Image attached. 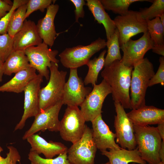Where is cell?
I'll return each instance as SVG.
<instances>
[{"instance_id": "1", "label": "cell", "mask_w": 164, "mask_h": 164, "mask_svg": "<svg viewBox=\"0 0 164 164\" xmlns=\"http://www.w3.org/2000/svg\"><path fill=\"white\" fill-rule=\"evenodd\" d=\"M133 69L116 60L104 67L101 73L102 77L111 87L114 102L120 103L124 109H132L129 91Z\"/></svg>"}, {"instance_id": "2", "label": "cell", "mask_w": 164, "mask_h": 164, "mask_svg": "<svg viewBox=\"0 0 164 164\" xmlns=\"http://www.w3.org/2000/svg\"><path fill=\"white\" fill-rule=\"evenodd\" d=\"M155 74L153 65L147 58L133 67L130 85L132 109L146 105L145 96L150 80Z\"/></svg>"}, {"instance_id": "3", "label": "cell", "mask_w": 164, "mask_h": 164, "mask_svg": "<svg viewBox=\"0 0 164 164\" xmlns=\"http://www.w3.org/2000/svg\"><path fill=\"white\" fill-rule=\"evenodd\" d=\"M137 148L142 159L149 164L161 161L159 152L162 139L156 127L133 125Z\"/></svg>"}, {"instance_id": "4", "label": "cell", "mask_w": 164, "mask_h": 164, "mask_svg": "<svg viewBox=\"0 0 164 164\" xmlns=\"http://www.w3.org/2000/svg\"><path fill=\"white\" fill-rule=\"evenodd\" d=\"M50 75L47 85L41 88L39 93V111L62 100L67 72L58 70V63L51 62Z\"/></svg>"}, {"instance_id": "5", "label": "cell", "mask_w": 164, "mask_h": 164, "mask_svg": "<svg viewBox=\"0 0 164 164\" xmlns=\"http://www.w3.org/2000/svg\"><path fill=\"white\" fill-rule=\"evenodd\" d=\"M106 46V40L99 37L87 45L67 48L59 54L60 61L66 68H77L86 65L92 56Z\"/></svg>"}, {"instance_id": "6", "label": "cell", "mask_w": 164, "mask_h": 164, "mask_svg": "<svg viewBox=\"0 0 164 164\" xmlns=\"http://www.w3.org/2000/svg\"><path fill=\"white\" fill-rule=\"evenodd\" d=\"M86 121L77 106H67L60 121L59 131L62 138L73 144L82 137Z\"/></svg>"}, {"instance_id": "7", "label": "cell", "mask_w": 164, "mask_h": 164, "mask_svg": "<svg viewBox=\"0 0 164 164\" xmlns=\"http://www.w3.org/2000/svg\"><path fill=\"white\" fill-rule=\"evenodd\" d=\"M97 149L92 129L86 125L81 138L68 149V159L72 164H94Z\"/></svg>"}, {"instance_id": "8", "label": "cell", "mask_w": 164, "mask_h": 164, "mask_svg": "<svg viewBox=\"0 0 164 164\" xmlns=\"http://www.w3.org/2000/svg\"><path fill=\"white\" fill-rule=\"evenodd\" d=\"M31 67L39 72V74L48 80L51 63H58L59 60L56 58L58 53L56 50L49 48L48 46L43 42L37 46L29 47L24 50Z\"/></svg>"}, {"instance_id": "9", "label": "cell", "mask_w": 164, "mask_h": 164, "mask_svg": "<svg viewBox=\"0 0 164 164\" xmlns=\"http://www.w3.org/2000/svg\"><path fill=\"white\" fill-rule=\"evenodd\" d=\"M114 104L116 113L114 121L116 142L122 149H134L137 145L133 124L121 104L117 102Z\"/></svg>"}, {"instance_id": "10", "label": "cell", "mask_w": 164, "mask_h": 164, "mask_svg": "<svg viewBox=\"0 0 164 164\" xmlns=\"http://www.w3.org/2000/svg\"><path fill=\"white\" fill-rule=\"evenodd\" d=\"M154 46V43L148 31L137 40L130 39L120 46L123 52L120 61L126 66L133 67L143 60L146 53Z\"/></svg>"}, {"instance_id": "11", "label": "cell", "mask_w": 164, "mask_h": 164, "mask_svg": "<svg viewBox=\"0 0 164 164\" xmlns=\"http://www.w3.org/2000/svg\"><path fill=\"white\" fill-rule=\"evenodd\" d=\"M111 93L110 87L103 79L98 84H95L80 106L86 121H92L102 112V108L105 98Z\"/></svg>"}, {"instance_id": "12", "label": "cell", "mask_w": 164, "mask_h": 164, "mask_svg": "<svg viewBox=\"0 0 164 164\" xmlns=\"http://www.w3.org/2000/svg\"><path fill=\"white\" fill-rule=\"evenodd\" d=\"M113 20L119 32L120 46L132 37L148 31L147 22L140 18L138 11L129 10L124 15L117 16Z\"/></svg>"}, {"instance_id": "13", "label": "cell", "mask_w": 164, "mask_h": 164, "mask_svg": "<svg viewBox=\"0 0 164 164\" xmlns=\"http://www.w3.org/2000/svg\"><path fill=\"white\" fill-rule=\"evenodd\" d=\"M63 104L62 100L55 104L41 111L35 117V119L30 128L26 131L22 137L26 139L30 135L46 130L51 132L59 131L60 121L58 116Z\"/></svg>"}, {"instance_id": "14", "label": "cell", "mask_w": 164, "mask_h": 164, "mask_svg": "<svg viewBox=\"0 0 164 164\" xmlns=\"http://www.w3.org/2000/svg\"><path fill=\"white\" fill-rule=\"evenodd\" d=\"M92 90L85 87L78 74L77 68L70 69L69 77L66 82L62 101L63 104L69 106H80Z\"/></svg>"}, {"instance_id": "15", "label": "cell", "mask_w": 164, "mask_h": 164, "mask_svg": "<svg viewBox=\"0 0 164 164\" xmlns=\"http://www.w3.org/2000/svg\"><path fill=\"white\" fill-rule=\"evenodd\" d=\"M43 77L37 76L28 83L24 89V111L21 119L16 125L14 131L22 129L27 119L35 117L39 112V93Z\"/></svg>"}, {"instance_id": "16", "label": "cell", "mask_w": 164, "mask_h": 164, "mask_svg": "<svg viewBox=\"0 0 164 164\" xmlns=\"http://www.w3.org/2000/svg\"><path fill=\"white\" fill-rule=\"evenodd\" d=\"M91 122L93 139L97 149L101 151L107 149H119L121 148L115 142V134L110 130L103 120L101 114Z\"/></svg>"}, {"instance_id": "17", "label": "cell", "mask_w": 164, "mask_h": 164, "mask_svg": "<svg viewBox=\"0 0 164 164\" xmlns=\"http://www.w3.org/2000/svg\"><path fill=\"white\" fill-rule=\"evenodd\" d=\"M13 50H24L32 46H36L43 42L35 22L26 19L22 29L13 38Z\"/></svg>"}, {"instance_id": "18", "label": "cell", "mask_w": 164, "mask_h": 164, "mask_svg": "<svg viewBox=\"0 0 164 164\" xmlns=\"http://www.w3.org/2000/svg\"><path fill=\"white\" fill-rule=\"evenodd\" d=\"M127 114L134 125L146 126L164 122V110L153 106L132 109Z\"/></svg>"}, {"instance_id": "19", "label": "cell", "mask_w": 164, "mask_h": 164, "mask_svg": "<svg viewBox=\"0 0 164 164\" xmlns=\"http://www.w3.org/2000/svg\"><path fill=\"white\" fill-rule=\"evenodd\" d=\"M59 8L57 4L53 3L46 9L44 16L38 20L36 25L39 35L43 42L52 47L57 34L54 20Z\"/></svg>"}, {"instance_id": "20", "label": "cell", "mask_w": 164, "mask_h": 164, "mask_svg": "<svg viewBox=\"0 0 164 164\" xmlns=\"http://www.w3.org/2000/svg\"><path fill=\"white\" fill-rule=\"evenodd\" d=\"M26 140L31 146L30 151H35L39 155L43 154L46 158H53L68 149L61 142L52 141L48 142L37 134L30 135Z\"/></svg>"}, {"instance_id": "21", "label": "cell", "mask_w": 164, "mask_h": 164, "mask_svg": "<svg viewBox=\"0 0 164 164\" xmlns=\"http://www.w3.org/2000/svg\"><path fill=\"white\" fill-rule=\"evenodd\" d=\"M36 71L30 67L15 73L11 80L0 86V92H22L30 81L37 76Z\"/></svg>"}, {"instance_id": "22", "label": "cell", "mask_w": 164, "mask_h": 164, "mask_svg": "<svg viewBox=\"0 0 164 164\" xmlns=\"http://www.w3.org/2000/svg\"><path fill=\"white\" fill-rule=\"evenodd\" d=\"M101 151L102 155L108 159L110 164H129L131 162L147 164L142 158L137 147L132 150L121 148Z\"/></svg>"}, {"instance_id": "23", "label": "cell", "mask_w": 164, "mask_h": 164, "mask_svg": "<svg viewBox=\"0 0 164 164\" xmlns=\"http://www.w3.org/2000/svg\"><path fill=\"white\" fill-rule=\"evenodd\" d=\"M86 5L92 14L95 20L102 24L105 29L107 39L113 34L116 27L114 20L107 13L100 0H87Z\"/></svg>"}, {"instance_id": "24", "label": "cell", "mask_w": 164, "mask_h": 164, "mask_svg": "<svg viewBox=\"0 0 164 164\" xmlns=\"http://www.w3.org/2000/svg\"><path fill=\"white\" fill-rule=\"evenodd\" d=\"M30 67L24 50H13L3 63L4 74L11 76Z\"/></svg>"}, {"instance_id": "25", "label": "cell", "mask_w": 164, "mask_h": 164, "mask_svg": "<svg viewBox=\"0 0 164 164\" xmlns=\"http://www.w3.org/2000/svg\"><path fill=\"white\" fill-rule=\"evenodd\" d=\"M107 52L106 50H103L99 56L90 60L86 64L88 70L84 83V85L91 84L93 86L97 82L98 75L104 66V56Z\"/></svg>"}, {"instance_id": "26", "label": "cell", "mask_w": 164, "mask_h": 164, "mask_svg": "<svg viewBox=\"0 0 164 164\" xmlns=\"http://www.w3.org/2000/svg\"><path fill=\"white\" fill-rule=\"evenodd\" d=\"M107 53L105 58L104 66H108L116 60L121 61L122 56L120 53L119 41V32L116 28L113 34L106 42Z\"/></svg>"}, {"instance_id": "27", "label": "cell", "mask_w": 164, "mask_h": 164, "mask_svg": "<svg viewBox=\"0 0 164 164\" xmlns=\"http://www.w3.org/2000/svg\"><path fill=\"white\" fill-rule=\"evenodd\" d=\"M27 8V3L21 5L14 11L10 18L7 32L12 38L23 26Z\"/></svg>"}, {"instance_id": "28", "label": "cell", "mask_w": 164, "mask_h": 164, "mask_svg": "<svg viewBox=\"0 0 164 164\" xmlns=\"http://www.w3.org/2000/svg\"><path fill=\"white\" fill-rule=\"evenodd\" d=\"M105 10L111 11L119 15H123L129 11L128 8L132 3L138 2L153 1L145 0H100Z\"/></svg>"}, {"instance_id": "29", "label": "cell", "mask_w": 164, "mask_h": 164, "mask_svg": "<svg viewBox=\"0 0 164 164\" xmlns=\"http://www.w3.org/2000/svg\"><path fill=\"white\" fill-rule=\"evenodd\" d=\"M148 31L154 45L164 44V27L162 25L159 17L146 21Z\"/></svg>"}, {"instance_id": "30", "label": "cell", "mask_w": 164, "mask_h": 164, "mask_svg": "<svg viewBox=\"0 0 164 164\" xmlns=\"http://www.w3.org/2000/svg\"><path fill=\"white\" fill-rule=\"evenodd\" d=\"M67 151L55 158H43L35 152L30 151L28 158L31 164H72L68 159Z\"/></svg>"}, {"instance_id": "31", "label": "cell", "mask_w": 164, "mask_h": 164, "mask_svg": "<svg viewBox=\"0 0 164 164\" xmlns=\"http://www.w3.org/2000/svg\"><path fill=\"white\" fill-rule=\"evenodd\" d=\"M152 2L149 7L141 9L138 11L140 19L145 21L151 20L164 13V0H154Z\"/></svg>"}, {"instance_id": "32", "label": "cell", "mask_w": 164, "mask_h": 164, "mask_svg": "<svg viewBox=\"0 0 164 164\" xmlns=\"http://www.w3.org/2000/svg\"><path fill=\"white\" fill-rule=\"evenodd\" d=\"M13 50V38L7 33L0 35V59L3 63Z\"/></svg>"}, {"instance_id": "33", "label": "cell", "mask_w": 164, "mask_h": 164, "mask_svg": "<svg viewBox=\"0 0 164 164\" xmlns=\"http://www.w3.org/2000/svg\"><path fill=\"white\" fill-rule=\"evenodd\" d=\"M55 0H29L27 3V8L25 16V19L33 12L37 10L43 12L50 5L54 3Z\"/></svg>"}, {"instance_id": "34", "label": "cell", "mask_w": 164, "mask_h": 164, "mask_svg": "<svg viewBox=\"0 0 164 164\" xmlns=\"http://www.w3.org/2000/svg\"><path fill=\"white\" fill-rule=\"evenodd\" d=\"M29 0H14L11 10L0 19V34L7 33V29L10 18L15 10L21 5L26 4Z\"/></svg>"}, {"instance_id": "35", "label": "cell", "mask_w": 164, "mask_h": 164, "mask_svg": "<svg viewBox=\"0 0 164 164\" xmlns=\"http://www.w3.org/2000/svg\"><path fill=\"white\" fill-rule=\"evenodd\" d=\"M9 152L5 158L2 157L0 155V164H17L21 161V156L17 149L12 146H7ZM3 151L0 146V154Z\"/></svg>"}, {"instance_id": "36", "label": "cell", "mask_w": 164, "mask_h": 164, "mask_svg": "<svg viewBox=\"0 0 164 164\" xmlns=\"http://www.w3.org/2000/svg\"><path fill=\"white\" fill-rule=\"evenodd\" d=\"M159 65L155 73L150 79L149 84V87H152L155 84H164V56L159 57Z\"/></svg>"}, {"instance_id": "37", "label": "cell", "mask_w": 164, "mask_h": 164, "mask_svg": "<svg viewBox=\"0 0 164 164\" xmlns=\"http://www.w3.org/2000/svg\"><path fill=\"white\" fill-rule=\"evenodd\" d=\"M74 5L75 9L74 11L75 21L78 22L80 18H83L85 15V12L84 9V6L86 5L85 1L84 0H70Z\"/></svg>"}, {"instance_id": "38", "label": "cell", "mask_w": 164, "mask_h": 164, "mask_svg": "<svg viewBox=\"0 0 164 164\" xmlns=\"http://www.w3.org/2000/svg\"><path fill=\"white\" fill-rule=\"evenodd\" d=\"M13 4L10 0H0V19L11 10Z\"/></svg>"}, {"instance_id": "39", "label": "cell", "mask_w": 164, "mask_h": 164, "mask_svg": "<svg viewBox=\"0 0 164 164\" xmlns=\"http://www.w3.org/2000/svg\"><path fill=\"white\" fill-rule=\"evenodd\" d=\"M152 49L153 52L164 56V44L154 45Z\"/></svg>"}, {"instance_id": "40", "label": "cell", "mask_w": 164, "mask_h": 164, "mask_svg": "<svg viewBox=\"0 0 164 164\" xmlns=\"http://www.w3.org/2000/svg\"><path fill=\"white\" fill-rule=\"evenodd\" d=\"M156 127L158 132L162 139L164 141V122L157 124Z\"/></svg>"}, {"instance_id": "41", "label": "cell", "mask_w": 164, "mask_h": 164, "mask_svg": "<svg viewBox=\"0 0 164 164\" xmlns=\"http://www.w3.org/2000/svg\"><path fill=\"white\" fill-rule=\"evenodd\" d=\"M159 154L161 161L164 162V141H162V142Z\"/></svg>"}, {"instance_id": "42", "label": "cell", "mask_w": 164, "mask_h": 164, "mask_svg": "<svg viewBox=\"0 0 164 164\" xmlns=\"http://www.w3.org/2000/svg\"><path fill=\"white\" fill-rule=\"evenodd\" d=\"M3 75V63L0 59V82L2 81V77Z\"/></svg>"}, {"instance_id": "43", "label": "cell", "mask_w": 164, "mask_h": 164, "mask_svg": "<svg viewBox=\"0 0 164 164\" xmlns=\"http://www.w3.org/2000/svg\"><path fill=\"white\" fill-rule=\"evenodd\" d=\"M159 17L162 25L164 27V13L162 14Z\"/></svg>"}, {"instance_id": "44", "label": "cell", "mask_w": 164, "mask_h": 164, "mask_svg": "<svg viewBox=\"0 0 164 164\" xmlns=\"http://www.w3.org/2000/svg\"><path fill=\"white\" fill-rule=\"evenodd\" d=\"M156 164H164V162H163L161 161L160 162Z\"/></svg>"}, {"instance_id": "45", "label": "cell", "mask_w": 164, "mask_h": 164, "mask_svg": "<svg viewBox=\"0 0 164 164\" xmlns=\"http://www.w3.org/2000/svg\"><path fill=\"white\" fill-rule=\"evenodd\" d=\"M102 164H110L109 162H108L106 163Z\"/></svg>"}]
</instances>
